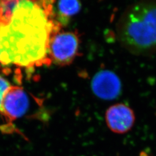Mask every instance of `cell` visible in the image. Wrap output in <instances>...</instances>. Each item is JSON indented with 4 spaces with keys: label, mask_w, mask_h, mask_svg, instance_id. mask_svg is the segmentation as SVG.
<instances>
[{
    "label": "cell",
    "mask_w": 156,
    "mask_h": 156,
    "mask_svg": "<svg viewBox=\"0 0 156 156\" xmlns=\"http://www.w3.org/2000/svg\"><path fill=\"white\" fill-rule=\"evenodd\" d=\"M53 1H19L8 20L0 23V62L33 67L51 63V37L60 31Z\"/></svg>",
    "instance_id": "1"
},
{
    "label": "cell",
    "mask_w": 156,
    "mask_h": 156,
    "mask_svg": "<svg viewBox=\"0 0 156 156\" xmlns=\"http://www.w3.org/2000/svg\"><path fill=\"white\" fill-rule=\"evenodd\" d=\"M117 38L136 55L156 51V1H142L128 6L116 26Z\"/></svg>",
    "instance_id": "2"
},
{
    "label": "cell",
    "mask_w": 156,
    "mask_h": 156,
    "mask_svg": "<svg viewBox=\"0 0 156 156\" xmlns=\"http://www.w3.org/2000/svg\"><path fill=\"white\" fill-rule=\"evenodd\" d=\"M80 41L74 32H58L51 37L49 44L51 62L56 65H69L78 56Z\"/></svg>",
    "instance_id": "3"
},
{
    "label": "cell",
    "mask_w": 156,
    "mask_h": 156,
    "mask_svg": "<svg viewBox=\"0 0 156 156\" xmlns=\"http://www.w3.org/2000/svg\"><path fill=\"white\" fill-rule=\"evenodd\" d=\"M30 106L31 100L28 93L22 87L11 86L4 97L2 116L10 125L12 122L26 115Z\"/></svg>",
    "instance_id": "4"
},
{
    "label": "cell",
    "mask_w": 156,
    "mask_h": 156,
    "mask_svg": "<svg viewBox=\"0 0 156 156\" xmlns=\"http://www.w3.org/2000/svg\"><path fill=\"white\" fill-rule=\"evenodd\" d=\"M93 91L98 98L111 100L121 92V82L119 77L109 70H102L96 73L91 82Z\"/></svg>",
    "instance_id": "5"
},
{
    "label": "cell",
    "mask_w": 156,
    "mask_h": 156,
    "mask_svg": "<svg viewBox=\"0 0 156 156\" xmlns=\"http://www.w3.org/2000/svg\"><path fill=\"white\" fill-rule=\"evenodd\" d=\"M106 124L112 132L125 134L134 126L135 117L133 111L123 104L112 105L106 111Z\"/></svg>",
    "instance_id": "6"
},
{
    "label": "cell",
    "mask_w": 156,
    "mask_h": 156,
    "mask_svg": "<svg viewBox=\"0 0 156 156\" xmlns=\"http://www.w3.org/2000/svg\"><path fill=\"white\" fill-rule=\"evenodd\" d=\"M81 8V4L76 0L60 1L56 5V14L54 16L60 25H65L71 17L77 14Z\"/></svg>",
    "instance_id": "7"
},
{
    "label": "cell",
    "mask_w": 156,
    "mask_h": 156,
    "mask_svg": "<svg viewBox=\"0 0 156 156\" xmlns=\"http://www.w3.org/2000/svg\"><path fill=\"white\" fill-rule=\"evenodd\" d=\"M11 87L10 82L0 75V114L2 116L3 109H2V101L4 97L5 94L6 92Z\"/></svg>",
    "instance_id": "8"
}]
</instances>
